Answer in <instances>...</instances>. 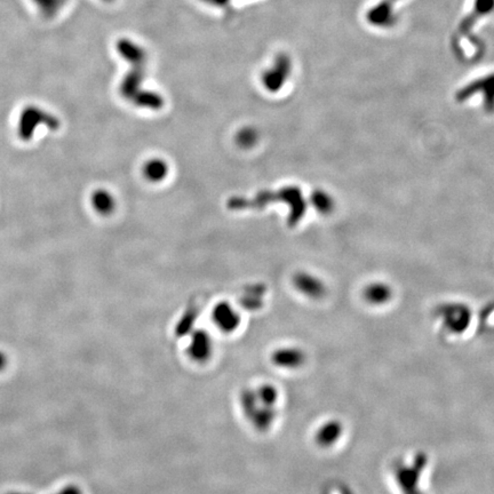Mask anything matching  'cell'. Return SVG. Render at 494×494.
I'll return each mask as SVG.
<instances>
[{"label":"cell","mask_w":494,"mask_h":494,"mask_svg":"<svg viewBox=\"0 0 494 494\" xmlns=\"http://www.w3.org/2000/svg\"><path fill=\"white\" fill-rule=\"evenodd\" d=\"M311 203H313V207L316 208L317 211L322 215H330L335 210V199L332 198L331 195H329L326 191H323V190H317L313 193Z\"/></svg>","instance_id":"cell-14"},{"label":"cell","mask_w":494,"mask_h":494,"mask_svg":"<svg viewBox=\"0 0 494 494\" xmlns=\"http://www.w3.org/2000/svg\"><path fill=\"white\" fill-rule=\"evenodd\" d=\"M289 69H291V64H289V59L287 56H282L277 61L276 68L265 75L263 83H265V86L272 91H277L278 88L283 86L284 83L289 77Z\"/></svg>","instance_id":"cell-12"},{"label":"cell","mask_w":494,"mask_h":494,"mask_svg":"<svg viewBox=\"0 0 494 494\" xmlns=\"http://www.w3.org/2000/svg\"><path fill=\"white\" fill-rule=\"evenodd\" d=\"M363 298L368 305H386L392 300V289L385 283H372L365 287L363 291Z\"/></svg>","instance_id":"cell-11"},{"label":"cell","mask_w":494,"mask_h":494,"mask_svg":"<svg viewBox=\"0 0 494 494\" xmlns=\"http://www.w3.org/2000/svg\"><path fill=\"white\" fill-rule=\"evenodd\" d=\"M56 494H83L82 490L76 486H68Z\"/></svg>","instance_id":"cell-20"},{"label":"cell","mask_w":494,"mask_h":494,"mask_svg":"<svg viewBox=\"0 0 494 494\" xmlns=\"http://www.w3.org/2000/svg\"><path fill=\"white\" fill-rule=\"evenodd\" d=\"M481 93L484 97V108L488 114L494 112V73L486 76L483 78L477 79L471 84L466 85L464 88L455 95V99L459 102H464V100L473 97L474 94Z\"/></svg>","instance_id":"cell-4"},{"label":"cell","mask_w":494,"mask_h":494,"mask_svg":"<svg viewBox=\"0 0 494 494\" xmlns=\"http://www.w3.org/2000/svg\"><path fill=\"white\" fill-rule=\"evenodd\" d=\"M399 0H382L381 3L370 9L366 14L368 21L370 25L379 28H389L395 25L397 16H396V5Z\"/></svg>","instance_id":"cell-7"},{"label":"cell","mask_w":494,"mask_h":494,"mask_svg":"<svg viewBox=\"0 0 494 494\" xmlns=\"http://www.w3.org/2000/svg\"><path fill=\"white\" fill-rule=\"evenodd\" d=\"M104 1H112V0H104Z\"/></svg>","instance_id":"cell-23"},{"label":"cell","mask_w":494,"mask_h":494,"mask_svg":"<svg viewBox=\"0 0 494 494\" xmlns=\"http://www.w3.org/2000/svg\"><path fill=\"white\" fill-rule=\"evenodd\" d=\"M426 462L427 458L425 455L420 454L416 457L413 466H398L396 469V479L403 494H422L420 493L419 481Z\"/></svg>","instance_id":"cell-3"},{"label":"cell","mask_w":494,"mask_h":494,"mask_svg":"<svg viewBox=\"0 0 494 494\" xmlns=\"http://www.w3.org/2000/svg\"><path fill=\"white\" fill-rule=\"evenodd\" d=\"M32 1L45 16H53L62 3L61 0H32Z\"/></svg>","instance_id":"cell-18"},{"label":"cell","mask_w":494,"mask_h":494,"mask_svg":"<svg viewBox=\"0 0 494 494\" xmlns=\"http://www.w3.org/2000/svg\"><path fill=\"white\" fill-rule=\"evenodd\" d=\"M256 396L259 398L260 403L267 406L275 407L279 398V392L277 388L272 386V383H265L263 386L255 389Z\"/></svg>","instance_id":"cell-15"},{"label":"cell","mask_w":494,"mask_h":494,"mask_svg":"<svg viewBox=\"0 0 494 494\" xmlns=\"http://www.w3.org/2000/svg\"><path fill=\"white\" fill-rule=\"evenodd\" d=\"M437 315L443 320L447 331L454 335H462L469 327L471 311L462 303H445L437 309Z\"/></svg>","instance_id":"cell-2"},{"label":"cell","mask_w":494,"mask_h":494,"mask_svg":"<svg viewBox=\"0 0 494 494\" xmlns=\"http://www.w3.org/2000/svg\"><path fill=\"white\" fill-rule=\"evenodd\" d=\"M95 205L99 208L100 212L109 213V212L112 211V208L115 206V203H114V199L112 198L110 195L102 191L101 193H97V197H95Z\"/></svg>","instance_id":"cell-17"},{"label":"cell","mask_w":494,"mask_h":494,"mask_svg":"<svg viewBox=\"0 0 494 494\" xmlns=\"http://www.w3.org/2000/svg\"><path fill=\"white\" fill-rule=\"evenodd\" d=\"M167 174L166 163L159 159L150 160L145 166V175L151 181H160Z\"/></svg>","instance_id":"cell-16"},{"label":"cell","mask_w":494,"mask_h":494,"mask_svg":"<svg viewBox=\"0 0 494 494\" xmlns=\"http://www.w3.org/2000/svg\"><path fill=\"white\" fill-rule=\"evenodd\" d=\"M276 418H277V412L275 410V407L267 406L263 404H260L259 406L256 407L248 416L251 423L259 431L268 430L274 425Z\"/></svg>","instance_id":"cell-13"},{"label":"cell","mask_w":494,"mask_h":494,"mask_svg":"<svg viewBox=\"0 0 494 494\" xmlns=\"http://www.w3.org/2000/svg\"><path fill=\"white\" fill-rule=\"evenodd\" d=\"M7 365V357L3 351H0V370H3L4 368H6Z\"/></svg>","instance_id":"cell-21"},{"label":"cell","mask_w":494,"mask_h":494,"mask_svg":"<svg viewBox=\"0 0 494 494\" xmlns=\"http://www.w3.org/2000/svg\"><path fill=\"white\" fill-rule=\"evenodd\" d=\"M8 494H30V493H23V492H11Z\"/></svg>","instance_id":"cell-22"},{"label":"cell","mask_w":494,"mask_h":494,"mask_svg":"<svg viewBox=\"0 0 494 494\" xmlns=\"http://www.w3.org/2000/svg\"><path fill=\"white\" fill-rule=\"evenodd\" d=\"M213 322L224 333H232L241 325V316L229 303L221 302L213 311Z\"/></svg>","instance_id":"cell-8"},{"label":"cell","mask_w":494,"mask_h":494,"mask_svg":"<svg viewBox=\"0 0 494 494\" xmlns=\"http://www.w3.org/2000/svg\"><path fill=\"white\" fill-rule=\"evenodd\" d=\"M272 364L285 370H296L307 362V355L298 347H283L274 350L270 356Z\"/></svg>","instance_id":"cell-6"},{"label":"cell","mask_w":494,"mask_h":494,"mask_svg":"<svg viewBox=\"0 0 494 494\" xmlns=\"http://www.w3.org/2000/svg\"><path fill=\"white\" fill-rule=\"evenodd\" d=\"M493 11L494 0H475L473 11L458 25V29L453 35L452 46L457 52L464 42H467L468 49L464 60H477L484 53V44L482 40H475L471 32L479 18L488 16Z\"/></svg>","instance_id":"cell-1"},{"label":"cell","mask_w":494,"mask_h":494,"mask_svg":"<svg viewBox=\"0 0 494 494\" xmlns=\"http://www.w3.org/2000/svg\"><path fill=\"white\" fill-rule=\"evenodd\" d=\"M213 351H215V344L211 335L204 330L193 331L187 348L189 359L193 362L203 364L211 359Z\"/></svg>","instance_id":"cell-5"},{"label":"cell","mask_w":494,"mask_h":494,"mask_svg":"<svg viewBox=\"0 0 494 494\" xmlns=\"http://www.w3.org/2000/svg\"><path fill=\"white\" fill-rule=\"evenodd\" d=\"M294 285L308 298L320 299L326 294V287L322 280L307 272H299L294 277Z\"/></svg>","instance_id":"cell-9"},{"label":"cell","mask_w":494,"mask_h":494,"mask_svg":"<svg viewBox=\"0 0 494 494\" xmlns=\"http://www.w3.org/2000/svg\"><path fill=\"white\" fill-rule=\"evenodd\" d=\"M239 141H241V145H253L254 142H255V134L252 131H245V132L241 133Z\"/></svg>","instance_id":"cell-19"},{"label":"cell","mask_w":494,"mask_h":494,"mask_svg":"<svg viewBox=\"0 0 494 494\" xmlns=\"http://www.w3.org/2000/svg\"><path fill=\"white\" fill-rule=\"evenodd\" d=\"M344 435V425L338 420H329L320 426L315 434V440L320 447H331L338 443Z\"/></svg>","instance_id":"cell-10"}]
</instances>
